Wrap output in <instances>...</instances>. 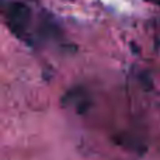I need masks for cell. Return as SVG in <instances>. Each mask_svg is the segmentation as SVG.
Instances as JSON below:
<instances>
[{"label": "cell", "mask_w": 160, "mask_h": 160, "mask_svg": "<svg viewBox=\"0 0 160 160\" xmlns=\"http://www.w3.org/2000/svg\"><path fill=\"white\" fill-rule=\"evenodd\" d=\"M31 21V10L27 4L13 2L6 8V22L17 38H24Z\"/></svg>", "instance_id": "obj_1"}, {"label": "cell", "mask_w": 160, "mask_h": 160, "mask_svg": "<svg viewBox=\"0 0 160 160\" xmlns=\"http://www.w3.org/2000/svg\"><path fill=\"white\" fill-rule=\"evenodd\" d=\"M65 104H73L76 107L78 112H84L88 107H90V100L88 96L86 94V91L83 88H73L66 93V96L63 97Z\"/></svg>", "instance_id": "obj_2"}]
</instances>
